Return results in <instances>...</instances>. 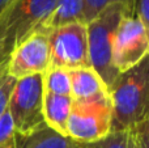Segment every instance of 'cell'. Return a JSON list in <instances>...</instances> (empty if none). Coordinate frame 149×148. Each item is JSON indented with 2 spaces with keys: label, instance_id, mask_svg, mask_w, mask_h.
<instances>
[{
  "label": "cell",
  "instance_id": "5bb4252c",
  "mask_svg": "<svg viewBox=\"0 0 149 148\" xmlns=\"http://www.w3.org/2000/svg\"><path fill=\"white\" fill-rule=\"evenodd\" d=\"M113 3H122L127 15L135 16V0H84V22H89Z\"/></svg>",
  "mask_w": 149,
  "mask_h": 148
},
{
  "label": "cell",
  "instance_id": "8fae6325",
  "mask_svg": "<svg viewBox=\"0 0 149 148\" xmlns=\"http://www.w3.org/2000/svg\"><path fill=\"white\" fill-rule=\"evenodd\" d=\"M72 97L45 93L43 118L45 123L52 130L67 135V122L72 109Z\"/></svg>",
  "mask_w": 149,
  "mask_h": 148
},
{
  "label": "cell",
  "instance_id": "44dd1931",
  "mask_svg": "<svg viewBox=\"0 0 149 148\" xmlns=\"http://www.w3.org/2000/svg\"><path fill=\"white\" fill-rule=\"evenodd\" d=\"M5 148H16V144L15 146H10V147H5Z\"/></svg>",
  "mask_w": 149,
  "mask_h": 148
},
{
  "label": "cell",
  "instance_id": "52a82bcc",
  "mask_svg": "<svg viewBox=\"0 0 149 148\" xmlns=\"http://www.w3.org/2000/svg\"><path fill=\"white\" fill-rule=\"evenodd\" d=\"M149 31L136 16L124 15L115 29L111 49L113 67L118 73L126 72L148 58Z\"/></svg>",
  "mask_w": 149,
  "mask_h": 148
},
{
  "label": "cell",
  "instance_id": "7402d4cb",
  "mask_svg": "<svg viewBox=\"0 0 149 148\" xmlns=\"http://www.w3.org/2000/svg\"><path fill=\"white\" fill-rule=\"evenodd\" d=\"M135 1H136V0H135Z\"/></svg>",
  "mask_w": 149,
  "mask_h": 148
},
{
  "label": "cell",
  "instance_id": "9c48e42d",
  "mask_svg": "<svg viewBox=\"0 0 149 148\" xmlns=\"http://www.w3.org/2000/svg\"><path fill=\"white\" fill-rule=\"evenodd\" d=\"M70 76L71 97L73 101H88L95 97L109 94L107 87L92 67L71 70Z\"/></svg>",
  "mask_w": 149,
  "mask_h": 148
},
{
  "label": "cell",
  "instance_id": "ba28073f",
  "mask_svg": "<svg viewBox=\"0 0 149 148\" xmlns=\"http://www.w3.org/2000/svg\"><path fill=\"white\" fill-rule=\"evenodd\" d=\"M50 68L49 30L39 28L28 36L10 52L7 73L13 79L43 75Z\"/></svg>",
  "mask_w": 149,
  "mask_h": 148
},
{
  "label": "cell",
  "instance_id": "e0dca14e",
  "mask_svg": "<svg viewBox=\"0 0 149 148\" xmlns=\"http://www.w3.org/2000/svg\"><path fill=\"white\" fill-rule=\"evenodd\" d=\"M131 133L135 148H149V119L139 123L135 128H132Z\"/></svg>",
  "mask_w": 149,
  "mask_h": 148
},
{
  "label": "cell",
  "instance_id": "2e32d148",
  "mask_svg": "<svg viewBox=\"0 0 149 148\" xmlns=\"http://www.w3.org/2000/svg\"><path fill=\"white\" fill-rule=\"evenodd\" d=\"M16 144V130L8 109L0 115V148Z\"/></svg>",
  "mask_w": 149,
  "mask_h": 148
},
{
  "label": "cell",
  "instance_id": "4fadbf2b",
  "mask_svg": "<svg viewBox=\"0 0 149 148\" xmlns=\"http://www.w3.org/2000/svg\"><path fill=\"white\" fill-rule=\"evenodd\" d=\"M45 93L58 96H71L70 71L64 68H49L43 73Z\"/></svg>",
  "mask_w": 149,
  "mask_h": 148
},
{
  "label": "cell",
  "instance_id": "d6986e66",
  "mask_svg": "<svg viewBox=\"0 0 149 148\" xmlns=\"http://www.w3.org/2000/svg\"><path fill=\"white\" fill-rule=\"evenodd\" d=\"M9 57H10V54L5 51V49L3 47V45L0 43V77H1L3 75H5V73H7Z\"/></svg>",
  "mask_w": 149,
  "mask_h": 148
},
{
  "label": "cell",
  "instance_id": "277c9868",
  "mask_svg": "<svg viewBox=\"0 0 149 148\" xmlns=\"http://www.w3.org/2000/svg\"><path fill=\"white\" fill-rule=\"evenodd\" d=\"M43 75L17 79L8 100V112L16 135L24 136L42 127L43 118Z\"/></svg>",
  "mask_w": 149,
  "mask_h": 148
},
{
  "label": "cell",
  "instance_id": "6da1fadb",
  "mask_svg": "<svg viewBox=\"0 0 149 148\" xmlns=\"http://www.w3.org/2000/svg\"><path fill=\"white\" fill-rule=\"evenodd\" d=\"M111 131L132 130L149 119V59L119 73L109 91Z\"/></svg>",
  "mask_w": 149,
  "mask_h": 148
},
{
  "label": "cell",
  "instance_id": "ffe728a7",
  "mask_svg": "<svg viewBox=\"0 0 149 148\" xmlns=\"http://www.w3.org/2000/svg\"><path fill=\"white\" fill-rule=\"evenodd\" d=\"M10 1H12V0H0V15H1L5 10V8L10 4Z\"/></svg>",
  "mask_w": 149,
  "mask_h": 148
},
{
  "label": "cell",
  "instance_id": "3957f363",
  "mask_svg": "<svg viewBox=\"0 0 149 148\" xmlns=\"http://www.w3.org/2000/svg\"><path fill=\"white\" fill-rule=\"evenodd\" d=\"M56 0H12L0 15V43L12 52L34 30L43 28Z\"/></svg>",
  "mask_w": 149,
  "mask_h": 148
},
{
  "label": "cell",
  "instance_id": "7a4b0ae2",
  "mask_svg": "<svg viewBox=\"0 0 149 148\" xmlns=\"http://www.w3.org/2000/svg\"><path fill=\"white\" fill-rule=\"evenodd\" d=\"M124 15H127L124 5L122 3H113L86 22L89 64L100 75L109 91L119 76L113 67L111 49L115 29Z\"/></svg>",
  "mask_w": 149,
  "mask_h": 148
},
{
  "label": "cell",
  "instance_id": "30bf717a",
  "mask_svg": "<svg viewBox=\"0 0 149 148\" xmlns=\"http://www.w3.org/2000/svg\"><path fill=\"white\" fill-rule=\"evenodd\" d=\"M85 144L77 143L68 135L52 130L47 125L24 136L16 135V148H84Z\"/></svg>",
  "mask_w": 149,
  "mask_h": 148
},
{
  "label": "cell",
  "instance_id": "9a60e30c",
  "mask_svg": "<svg viewBox=\"0 0 149 148\" xmlns=\"http://www.w3.org/2000/svg\"><path fill=\"white\" fill-rule=\"evenodd\" d=\"M84 148H135L131 130L110 131L107 136L100 142L85 144Z\"/></svg>",
  "mask_w": 149,
  "mask_h": 148
},
{
  "label": "cell",
  "instance_id": "5b68a950",
  "mask_svg": "<svg viewBox=\"0 0 149 148\" xmlns=\"http://www.w3.org/2000/svg\"><path fill=\"white\" fill-rule=\"evenodd\" d=\"M110 131V93L88 101L72 102V109L67 122V135L71 139L81 144H92L102 140Z\"/></svg>",
  "mask_w": 149,
  "mask_h": 148
},
{
  "label": "cell",
  "instance_id": "7c38bea8",
  "mask_svg": "<svg viewBox=\"0 0 149 148\" xmlns=\"http://www.w3.org/2000/svg\"><path fill=\"white\" fill-rule=\"evenodd\" d=\"M72 22H84V0H56L43 28L52 29Z\"/></svg>",
  "mask_w": 149,
  "mask_h": 148
},
{
  "label": "cell",
  "instance_id": "8992f818",
  "mask_svg": "<svg viewBox=\"0 0 149 148\" xmlns=\"http://www.w3.org/2000/svg\"><path fill=\"white\" fill-rule=\"evenodd\" d=\"M50 42V68L90 67L85 22H72L47 29Z\"/></svg>",
  "mask_w": 149,
  "mask_h": 148
},
{
  "label": "cell",
  "instance_id": "ac0fdd59",
  "mask_svg": "<svg viewBox=\"0 0 149 148\" xmlns=\"http://www.w3.org/2000/svg\"><path fill=\"white\" fill-rule=\"evenodd\" d=\"M15 83H16V79H13L8 73H5V75H3L0 77V115L7 109L8 100H9L10 93H12Z\"/></svg>",
  "mask_w": 149,
  "mask_h": 148
}]
</instances>
